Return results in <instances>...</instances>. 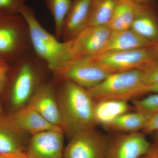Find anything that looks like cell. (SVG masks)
<instances>
[{"instance_id": "1", "label": "cell", "mask_w": 158, "mask_h": 158, "mask_svg": "<svg viewBox=\"0 0 158 158\" xmlns=\"http://www.w3.org/2000/svg\"><path fill=\"white\" fill-rule=\"evenodd\" d=\"M61 81L56 90L62 129L69 138L77 133L95 128V101L85 88L66 79Z\"/></svg>"}, {"instance_id": "2", "label": "cell", "mask_w": 158, "mask_h": 158, "mask_svg": "<svg viewBox=\"0 0 158 158\" xmlns=\"http://www.w3.org/2000/svg\"><path fill=\"white\" fill-rule=\"evenodd\" d=\"M19 14L28 25L32 49L45 62L53 73L72 61L71 41H59L56 36L48 32L36 18L35 10L25 5Z\"/></svg>"}, {"instance_id": "3", "label": "cell", "mask_w": 158, "mask_h": 158, "mask_svg": "<svg viewBox=\"0 0 158 158\" xmlns=\"http://www.w3.org/2000/svg\"><path fill=\"white\" fill-rule=\"evenodd\" d=\"M16 63L10 91V103L14 112L27 106L37 89L45 83L43 69L48 66L33 49L18 59Z\"/></svg>"}, {"instance_id": "4", "label": "cell", "mask_w": 158, "mask_h": 158, "mask_svg": "<svg viewBox=\"0 0 158 158\" xmlns=\"http://www.w3.org/2000/svg\"><path fill=\"white\" fill-rule=\"evenodd\" d=\"M141 69L110 73L96 87L88 89L95 101L115 99L132 100L146 93Z\"/></svg>"}, {"instance_id": "5", "label": "cell", "mask_w": 158, "mask_h": 158, "mask_svg": "<svg viewBox=\"0 0 158 158\" xmlns=\"http://www.w3.org/2000/svg\"><path fill=\"white\" fill-rule=\"evenodd\" d=\"M32 49L24 18L0 11V58L16 61Z\"/></svg>"}, {"instance_id": "6", "label": "cell", "mask_w": 158, "mask_h": 158, "mask_svg": "<svg viewBox=\"0 0 158 158\" xmlns=\"http://www.w3.org/2000/svg\"><path fill=\"white\" fill-rule=\"evenodd\" d=\"M53 73L57 78L69 80L88 90L100 84L111 73L89 58L72 61Z\"/></svg>"}, {"instance_id": "7", "label": "cell", "mask_w": 158, "mask_h": 158, "mask_svg": "<svg viewBox=\"0 0 158 158\" xmlns=\"http://www.w3.org/2000/svg\"><path fill=\"white\" fill-rule=\"evenodd\" d=\"M109 140L96 128L77 133L70 138L64 158H106Z\"/></svg>"}, {"instance_id": "8", "label": "cell", "mask_w": 158, "mask_h": 158, "mask_svg": "<svg viewBox=\"0 0 158 158\" xmlns=\"http://www.w3.org/2000/svg\"><path fill=\"white\" fill-rule=\"evenodd\" d=\"M153 46L100 55L92 59L110 73L141 69L156 60Z\"/></svg>"}, {"instance_id": "9", "label": "cell", "mask_w": 158, "mask_h": 158, "mask_svg": "<svg viewBox=\"0 0 158 158\" xmlns=\"http://www.w3.org/2000/svg\"><path fill=\"white\" fill-rule=\"evenodd\" d=\"M112 32L107 25L86 27L71 40V62L96 56Z\"/></svg>"}, {"instance_id": "10", "label": "cell", "mask_w": 158, "mask_h": 158, "mask_svg": "<svg viewBox=\"0 0 158 158\" xmlns=\"http://www.w3.org/2000/svg\"><path fill=\"white\" fill-rule=\"evenodd\" d=\"M118 134L109 139L106 158H142L150 147L144 133Z\"/></svg>"}, {"instance_id": "11", "label": "cell", "mask_w": 158, "mask_h": 158, "mask_svg": "<svg viewBox=\"0 0 158 158\" xmlns=\"http://www.w3.org/2000/svg\"><path fill=\"white\" fill-rule=\"evenodd\" d=\"M64 134L50 131L33 135L26 152L30 158H64Z\"/></svg>"}, {"instance_id": "12", "label": "cell", "mask_w": 158, "mask_h": 158, "mask_svg": "<svg viewBox=\"0 0 158 158\" xmlns=\"http://www.w3.org/2000/svg\"><path fill=\"white\" fill-rule=\"evenodd\" d=\"M27 106L37 111L51 123L62 129L56 90L52 82H45L40 85Z\"/></svg>"}, {"instance_id": "13", "label": "cell", "mask_w": 158, "mask_h": 158, "mask_svg": "<svg viewBox=\"0 0 158 158\" xmlns=\"http://www.w3.org/2000/svg\"><path fill=\"white\" fill-rule=\"evenodd\" d=\"M29 136L15 125L10 115H0V154L26 152Z\"/></svg>"}, {"instance_id": "14", "label": "cell", "mask_w": 158, "mask_h": 158, "mask_svg": "<svg viewBox=\"0 0 158 158\" xmlns=\"http://www.w3.org/2000/svg\"><path fill=\"white\" fill-rule=\"evenodd\" d=\"M10 116L21 131L31 136L47 131L63 132L61 128L51 123L28 106L14 111Z\"/></svg>"}, {"instance_id": "15", "label": "cell", "mask_w": 158, "mask_h": 158, "mask_svg": "<svg viewBox=\"0 0 158 158\" xmlns=\"http://www.w3.org/2000/svg\"><path fill=\"white\" fill-rule=\"evenodd\" d=\"M92 0H73L62 26V41L72 40L87 27Z\"/></svg>"}, {"instance_id": "16", "label": "cell", "mask_w": 158, "mask_h": 158, "mask_svg": "<svg viewBox=\"0 0 158 158\" xmlns=\"http://www.w3.org/2000/svg\"><path fill=\"white\" fill-rule=\"evenodd\" d=\"M155 44L141 37L131 29L113 31L95 57L110 53L150 47Z\"/></svg>"}, {"instance_id": "17", "label": "cell", "mask_w": 158, "mask_h": 158, "mask_svg": "<svg viewBox=\"0 0 158 158\" xmlns=\"http://www.w3.org/2000/svg\"><path fill=\"white\" fill-rule=\"evenodd\" d=\"M151 4L136 3L135 17L130 29L156 44L158 42V17Z\"/></svg>"}, {"instance_id": "18", "label": "cell", "mask_w": 158, "mask_h": 158, "mask_svg": "<svg viewBox=\"0 0 158 158\" xmlns=\"http://www.w3.org/2000/svg\"><path fill=\"white\" fill-rule=\"evenodd\" d=\"M132 109L128 101L110 99L95 101L94 116L98 125L103 126Z\"/></svg>"}, {"instance_id": "19", "label": "cell", "mask_w": 158, "mask_h": 158, "mask_svg": "<svg viewBox=\"0 0 158 158\" xmlns=\"http://www.w3.org/2000/svg\"><path fill=\"white\" fill-rule=\"evenodd\" d=\"M147 117L143 113L134 110L120 115L109 124L103 127L105 129L112 132H138L143 130Z\"/></svg>"}, {"instance_id": "20", "label": "cell", "mask_w": 158, "mask_h": 158, "mask_svg": "<svg viewBox=\"0 0 158 158\" xmlns=\"http://www.w3.org/2000/svg\"><path fill=\"white\" fill-rule=\"evenodd\" d=\"M136 5V3L131 0H116L107 24L112 32L130 29L135 17Z\"/></svg>"}, {"instance_id": "21", "label": "cell", "mask_w": 158, "mask_h": 158, "mask_svg": "<svg viewBox=\"0 0 158 158\" xmlns=\"http://www.w3.org/2000/svg\"><path fill=\"white\" fill-rule=\"evenodd\" d=\"M116 2V0H92L87 27L107 25Z\"/></svg>"}, {"instance_id": "22", "label": "cell", "mask_w": 158, "mask_h": 158, "mask_svg": "<svg viewBox=\"0 0 158 158\" xmlns=\"http://www.w3.org/2000/svg\"><path fill=\"white\" fill-rule=\"evenodd\" d=\"M52 15L55 23V36L61 38L62 26L71 5L72 0H44Z\"/></svg>"}, {"instance_id": "23", "label": "cell", "mask_w": 158, "mask_h": 158, "mask_svg": "<svg viewBox=\"0 0 158 158\" xmlns=\"http://www.w3.org/2000/svg\"><path fill=\"white\" fill-rule=\"evenodd\" d=\"M154 93L144 98L131 100L134 110L147 116L158 113V93Z\"/></svg>"}, {"instance_id": "24", "label": "cell", "mask_w": 158, "mask_h": 158, "mask_svg": "<svg viewBox=\"0 0 158 158\" xmlns=\"http://www.w3.org/2000/svg\"><path fill=\"white\" fill-rule=\"evenodd\" d=\"M144 83L147 85L158 84V60L150 62L141 69Z\"/></svg>"}, {"instance_id": "25", "label": "cell", "mask_w": 158, "mask_h": 158, "mask_svg": "<svg viewBox=\"0 0 158 158\" xmlns=\"http://www.w3.org/2000/svg\"><path fill=\"white\" fill-rule=\"evenodd\" d=\"M27 0H0V11L11 14H19Z\"/></svg>"}, {"instance_id": "26", "label": "cell", "mask_w": 158, "mask_h": 158, "mask_svg": "<svg viewBox=\"0 0 158 158\" xmlns=\"http://www.w3.org/2000/svg\"><path fill=\"white\" fill-rule=\"evenodd\" d=\"M9 70L7 62L0 58V94L5 88L8 80ZM2 114V108L0 102V115Z\"/></svg>"}, {"instance_id": "27", "label": "cell", "mask_w": 158, "mask_h": 158, "mask_svg": "<svg viewBox=\"0 0 158 158\" xmlns=\"http://www.w3.org/2000/svg\"><path fill=\"white\" fill-rule=\"evenodd\" d=\"M142 131L144 134L158 131V113L148 116L146 123Z\"/></svg>"}, {"instance_id": "28", "label": "cell", "mask_w": 158, "mask_h": 158, "mask_svg": "<svg viewBox=\"0 0 158 158\" xmlns=\"http://www.w3.org/2000/svg\"><path fill=\"white\" fill-rule=\"evenodd\" d=\"M0 158H30L25 151L0 154Z\"/></svg>"}, {"instance_id": "29", "label": "cell", "mask_w": 158, "mask_h": 158, "mask_svg": "<svg viewBox=\"0 0 158 158\" xmlns=\"http://www.w3.org/2000/svg\"><path fill=\"white\" fill-rule=\"evenodd\" d=\"M143 158H158V145L155 144H151L148 150Z\"/></svg>"}, {"instance_id": "30", "label": "cell", "mask_w": 158, "mask_h": 158, "mask_svg": "<svg viewBox=\"0 0 158 158\" xmlns=\"http://www.w3.org/2000/svg\"><path fill=\"white\" fill-rule=\"evenodd\" d=\"M146 93H158V84L147 85L146 89Z\"/></svg>"}, {"instance_id": "31", "label": "cell", "mask_w": 158, "mask_h": 158, "mask_svg": "<svg viewBox=\"0 0 158 158\" xmlns=\"http://www.w3.org/2000/svg\"><path fill=\"white\" fill-rule=\"evenodd\" d=\"M131 1L139 4H151L155 0H131Z\"/></svg>"}, {"instance_id": "32", "label": "cell", "mask_w": 158, "mask_h": 158, "mask_svg": "<svg viewBox=\"0 0 158 158\" xmlns=\"http://www.w3.org/2000/svg\"><path fill=\"white\" fill-rule=\"evenodd\" d=\"M153 48L154 51L156 60H158V42L153 45Z\"/></svg>"}, {"instance_id": "33", "label": "cell", "mask_w": 158, "mask_h": 158, "mask_svg": "<svg viewBox=\"0 0 158 158\" xmlns=\"http://www.w3.org/2000/svg\"><path fill=\"white\" fill-rule=\"evenodd\" d=\"M155 133H156V143L158 145V131H157Z\"/></svg>"}, {"instance_id": "34", "label": "cell", "mask_w": 158, "mask_h": 158, "mask_svg": "<svg viewBox=\"0 0 158 158\" xmlns=\"http://www.w3.org/2000/svg\"></svg>"}]
</instances>
